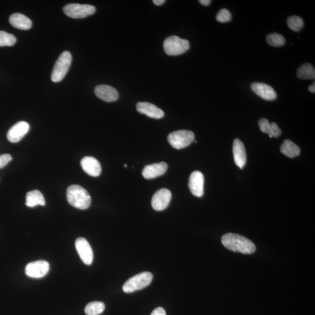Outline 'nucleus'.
<instances>
[{"label":"nucleus","mask_w":315,"mask_h":315,"mask_svg":"<svg viewBox=\"0 0 315 315\" xmlns=\"http://www.w3.org/2000/svg\"><path fill=\"white\" fill-rule=\"evenodd\" d=\"M221 242L224 247L233 252L252 254L256 251L254 243L240 235L228 233L222 236Z\"/></svg>","instance_id":"obj_1"},{"label":"nucleus","mask_w":315,"mask_h":315,"mask_svg":"<svg viewBox=\"0 0 315 315\" xmlns=\"http://www.w3.org/2000/svg\"><path fill=\"white\" fill-rule=\"evenodd\" d=\"M168 169V165L164 162L147 165L143 170V176L146 179H152L162 176Z\"/></svg>","instance_id":"obj_16"},{"label":"nucleus","mask_w":315,"mask_h":315,"mask_svg":"<svg viewBox=\"0 0 315 315\" xmlns=\"http://www.w3.org/2000/svg\"><path fill=\"white\" fill-rule=\"evenodd\" d=\"M105 305L100 301L92 302L87 305L85 308V313L87 315H99L103 313Z\"/></svg>","instance_id":"obj_24"},{"label":"nucleus","mask_w":315,"mask_h":315,"mask_svg":"<svg viewBox=\"0 0 315 315\" xmlns=\"http://www.w3.org/2000/svg\"><path fill=\"white\" fill-rule=\"evenodd\" d=\"M172 199V193L168 189H161L154 195L152 205L156 211H162L168 208Z\"/></svg>","instance_id":"obj_10"},{"label":"nucleus","mask_w":315,"mask_h":315,"mask_svg":"<svg viewBox=\"0 0 315 315\" xmlns=\"http://www.w3.org/2000/svg\"><path fill=\"white\" fill-rule=\"evenodd\" d=\"M72 61V56L70 52L65 51L60 54L54 65L51 79L54 83H58L65 77Z\"/></svg>","instance_id":"obj_4"},{"label":"nucleus","mask_w":315,"mask_h":315,"mask_svg":"<svg viewBox=\"0 0 315 315\" xmlns=\"http://www.w3.org/2000/svg\"><path fill=\"white\" fill-rule=\"evenodd\" d=\"M287 25L292 31L298 32L303 29L304 22L300 16H291L287 19Z\"/></svg>","instance_id":"obj_25"},{"label":"nucleus","mask_w":315,"mask_h":315,"mask_svg":"<svg viewBox=\"0 0 315 315\" xmlns=\"http://www.w3.org/2000/svg\"><path fill=\"white\" fill-rule=\"evenodd\" d=\"M205 178L200 171L193 172L190 176L189 188L192 194L198 198L204 195Z\"/></svg>","instance_id":"obj_11"},{"label":"nucleus","mask_w":315,"mask_h":315,"mask_svg":"<svg viewBox=\"0 0 315 315\" xmlns=\"http://www.w3.org/2000/svg\"><path fill=\"white\" fill-rule=\"evenodd\" d=\"M297 75L301 80H314L315 70L313 65L310 63H305L298 68Z\"/></svg>","instance_id":"obj_23"},{"label":"nucleus","mask_w":315,"mask_h":315,"mask_svg":"<svg viewBox=\"0 0 315 315\" xmlns=\"http://www.w3.org/2000/svg\"><path fill=\"white\" fill-rule=\"evenodd\" d=\"M46 202L44 195L38 190H34L26 194V205L29 208H34L37 206H45Z\"/></svg>","instance_id":"obj_21"},{"label":"nucleus","mask_w":315,"mask_h":315,"mask_svg":"<svg viewBox=\"0 0 315 315\" xmlns=\"http://www.w3.org/2000/svg\"><path fill=\"white\" fill-rule=\"evenodd\" d=\"M124 167H126V168H127V165H124Z\"/></svg>","instance_id":"obj_34"},{"label":"nucleus","mask_w":315,"mask_h":315,"mask_svg":"<svg viewBox=\"0 0 315 315\" xmlns=\"http://www.w3.org/2000/svg\"><path fill=\"white\" fill-rule=\"evenodd\" d=\"M16 42V39L14 35L8 33L0 31V47H12Z\"/></svg>","instance_id":"obj_27"},{"label":"nucleus","mask_w":315,"mask_h":315,"mask_svg":"<svg viewBox=\"0 0 315 315\" xmlns=\"http://www.w3.org/2000/svg\"><path fill=\"white\" fill-rule=\"evenodd\" d=\"M95 94L100 99L107 103H112L117 101L119 98V93L117 90L106 85H98L95 88Z\"/></svg>","instance_id":"obj_13"},{"label":"nucleus","mask_w":315,"mask_h":315,"mask_svg":"<svg viewBox=\"0 0 315 315\" xmlns=\"http://www.w3.org/2000/svg\"><path fill=\"white\" fill-rule=\"evenodd\" d=\"M82 168L88 175L97 177L102 172L101 165L99 161L93 157H85L81 161Z\"/></svg>","instance_id":"obj_15"},{"label":"nucleus","mask_w":315,"mask_h":315,"mask_svg":"<svg viewBox=\"0 0 315 315\" xmlns=\"http://www.w3.org/2000/svg\"><path fill=\"white\" fill-rule=\"evenodd\" d=\"M9 21L14 28L21 30H28L32 25L31 19L20 13H15L11 15Z\"/></svg>","instance_id":"obj_19"},{"label":"nucleus","mask_w":315,"mask_h":315,"mask_svg":"<svg viewBox=\"0 0 315 315\" xmlns=\"http://www.w3.org/2000/svg\"><path fill=\"white\" fill-rule=\"evenodd\" d=\"M189 48V41L177 36H171L166 38L163 42L164 51L169 55L182 54L188 51Z\"/></svg>","instance_id":"obj_5"},{"label":"nucleus","mask_w":315,"mask_h":315,"mask_svg":"<svg viewBox=\"0 0 315 315\" xmlns=\"http://www.w3.org/2000/svg\"><path fill=\"white\" fill-rule=\"evenodd\" d=\"M12 159V158L9 154L0 155V169L4 168Z\"/></svg>","instance_id":"obj_29"},{"label":"nucleus","mask_w":315,"mask_h":315,"mask_svg":"<svg viewBox=\"0 0 315 315\" xmlns=\"http://www.w3.org/2000/svg\"><path fill=\"white\" fill-rule=\"evenodd\" d=\"M153 275L150 272H143L138 274L128 280L123 286L124 293H131L133 292L142 290L152 283Z\"/></svg>","instance_id":"obj_3"},{"label":"nucleus","mask_w":315,"mask_h":315,"mask_svg":"<svg viewBox=\"0 0 315 315\" xmlns=\"http://www.w3.org/2000/svg\"><path fill=\"white\" fill-rule=\"evenodd\" d=\"M199 2L203 5L208 6L211 3V1H210V0H200Z\"/></svg>","instance_id":"obj_32"},{"label":"nucleus","mask_w":315,"mask_h":315,"mask_svg":"<svg viewBox=\"0 0 315 315\" xmlns=\"http://www.w3.org/2000/svg\"><path fill=\"white\" fill-rule=\"evenodd\" d=\"M195 135L192 131L181 130L169 134L168 141L170 145L175 149H182L188 147L194 141Z\"/></svg>","instance_id":"obj_6"},{"label":"nucleus","mask_w":315,"mask_h":315,"mask_svg":"<svg viewBox=\"0 0 315 315\" xmlns=\"http://www.w3.org/2000/svg\"><path fill=\"white\" fill-rule=\"evenodd\" d=\"M63 11L69 17L80 19L93 15L96 8L89 4H69L64 6Z\"/></svg>","instance_id":"obj_7"},{"label":"nucleus","mask_w":315,"mask_h":315,"mask_svg":"<svg viewBox=\"0 0 315 315\" xmlns=\"http://www.w3.org/2000/svg\"><path fill=\"white\" fill-rule=\"evenodd\" d=\"M267 44L273 47H280L285 44V38L280 34H271L267 35L266 38Z\"/></svg>","instance_id":"obj_26"},{"label":"nucleus","mask_w":315,"mask_h":315,"mask_svg":"<svg viewBox=\"0 0 315 315\" xmlns=\"http://www.w3.org/2000/svg\"><path fill=\"white\" fill-rule=\"evenodd\" d=\"M251 89L259 97L266 101H273L277 98V94L270 85L264 83H254Z\"/></svg>","instance_id":"obj_14"},{"label":"nucleus","mask_w":315,"mask_h":315,"mask_svg":"<svg viewBox=\"0 0 315 315\" xmlns=\"http://www.w3.org/2000/svg\"><path fill=\"white\" fill-rule=\"evenodd\" d=\"M154 4L158 6L162 5L165 2V0H154Z\"/></svg>","instance_id":"obj_31"},{"label":"nucleus","mask_w":315,"mask_h":315,"mask_svg":"<svg viewBox=\"0 0 315 315\" xmlns=\"http://www.w3.org/2000/svg\"><path fill=\"white\" fill-rule=\"evenodd\" d=\"M67 199L69 204L80 210L87 209L91 203L89 193L83 187L78 185L68 187L67 190Z\"/></svg>","instance_id":"obj_2"},{"label":"nucleus","mask_w":315,"mask_h":315,"mask_svg":"<svg viewBox=\"0 0 315 315\" xmlns=\"http://www.w3.org/2000/svg\"><path fill=\"white\" fill-rule=\"evenodd\" d=\"M233 155L236 165L243 169L247 163V153L244 144L240 140L235 139L233 143Z\"/></svg>","instance_id":"obj_18"},{"label":"nucleus","mask_w":315,"mask_h":315,"mask_svg":"<svg viewBox=\"0 0 315 315\" xmlns=\"http://www.w3.org/2000/svg\"><path fill=\"white\" fill-rule=\"evenodd\" d=\"M308 90H309L312 93L314 94L315 93V83L310 85L309 87H308Z\"/></svg>","instance_id":"obj_33"},{"label":"nucleus","mask_w":315,"mask_h":315,"mask_svg":"<svg viewBox=\"0 0 315 315\" xmlns=\"http://www.w3.org/2000/svg\"><path fill=\"white\" fill-rule=\"evenodd\" d=\"M50 265L48 262L38 261L31 262L26 265L25 274L27 276L33 278H41L48 273Z\"/></svg>","instance_id":"obj_8"},{"label":"nucleus","mask_w":315,"mask_h":315,"mask_svg":"<svg viewBox=\"0 0 315 315\" xmlns=\"http://www.w3.org/2000/svg\"><path fill=\"white\" fill-rule=\"evenodd\" d=\"M136 108L139 113L146 114L147 116L153 119H159L164 116V112L156 105L149 103H139L136 105Z\"/></svg>","instance_id":"obj_17"},{"label":"nucleus","mask_w":315,"mask_h":315,"mask_svg":"<svg viewBox=\"0 0 315 315\" xmlns=\"http://www.w3.org/2000/svg\"><path fill=\"white\" fill-rule=\"evenodd\" d=\"M30 126L26 121H21L16 123L8 131L7 139L9 142L18 143L28 133Z\"/></svg>","instance_id":"obj_12"},{"label":"nucleus","mask_w":315,"mask_h":315,"mask_svg":"<svg viewBox=\"0 0 315 315\" xmlns=\"http://www.w3.org/2000/svg\"><path fill=\"white\" fill-rule=\"evenodd\" d=\"M280 151L282 154L289 158L296 157L301 153L299 147L289 140H285L282 144Z\"/></svg>","instance_id":"obj_22"},{"label":"nucleus","mask_w":315,"mask_h":315,"mask_svg":"<svg viewBox=\"0 0 315 315\" xmlns=\"http://www.w3.org/2000/svg\"><path fill=\"white\" fill-rule=\"evenodd\" d=\"M78 254L84 262L87 265L93 263L94 254L89 242L84 238H78L75 243Z\"/></svg>","instance_id":"obj_9"},{"label":"nucleus","mask_w":315,"mask_h":315,"mask_svg":"<svg viewBox=\"0 0 315 315\" xmlns=\"http://www.w3.org/2000/svg\"><path fill=\"white\" fill-rule=\"evenodd\" d=\"M151 315H166V312L164 310L163 308L158 307L156 308Z\"/></svg>","instance_id":"obj_30"},{"label":"nucleus","mask_w":315,"mask_h":315,"mask_svg":"<svg viewBox=\"0 0 315 315\" xmlns=\"http://www.w3.org/2000/svg\"><path fill=\"white\" fill-rule=\"evenodd\" d=\"M259 126L262 132L268 134L269 137H278L281 135V131L275 123H269L267 119L262 118L259 121Z\"/></svg>","instance_id":"obj_20"},{"label":"nucleus","mask_w":315,"mask_h":315,"mask_svg":"<svg viewBox=\"0 0 315 315\" xmlns=\"http://www.w3.org/2000/svg\"><path fill=\"white\" fill-rule=\"evenodd\" d=\"M232 15L228 9H222L216 16V19L219 22L225 23L231 21Z\"/></svg>","instance_id":"obj_28"}]
</instances>
